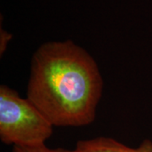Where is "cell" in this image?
Instances as JSON below:
<instances>
[{
  "label": "cell",
  "mask_w": 152,
  "mask_h": 152,
  "mask_svg": "<svg viewBox=\"0 0 152 152\" xmlns=\"http://www.w3.org/2000/svg\"><path fill=\"white\" fill-rule=\"evenodd\" d=\"M72 152H152V141L144 140L138 147L127 146L108 137H97L77 142Z\"/></svg>",
  "instance_id": "3"
},
{
  "label": "cell",
  "mask_w": 152,
  "mask_h": 152,
  "mask_svg": "<svg viewBox=\"0 0 152 152\" xmlns=\"http://www.w3.org/2000/svg\"><path fill=\"white\" fill-rule=\"evenodd\" d=\"M13 152H72L64 148H49L46 145L37 147H13Z\"/></svg>",
  "instance_id": "4"
},
{
  "label": "cell",
  "mask_w": 152,
  "mask_h": 152,
  "mask_svg": "<svg viewBox=\"0 0 152 152\" xmlns=\"http://www.w3.org/2000/svg\"><path fill=\"white\" fill-rule=\"evenodd\" d=\"M102 89L97 64L72 41L45 42L33 54L26 97L53 126L92 124Z\"/></svg>",
  "instance_id": "1"
},
{
  "label": "cell",
  "mask_w": 152,
  "mask_h": 152,
  "mask_svg": "<svg viewBox=\"0 0 152 152\" xmlns=\"http://www.w3.org/2000/svg\"><path fill=\"white\" fill-rule=\"evenodd\" d=\"M53 125L34 104L12 88L0 86V140L6 145L37 147L53 135Z\"/></svg>",
  "instance_id": "2"
}]
</instances>
